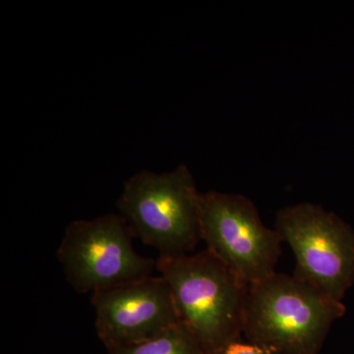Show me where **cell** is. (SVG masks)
Segmentation results:
<instances>
[{
  "instance_id": "cell-1",
  "label": "cell",
  "mask_w": 354,
  "mask_h": 354,
  "mask_svg": "<svg viewBox=\"0 0 354 354\" xmlns=\"http://www.w3.org/2000/svg\"><path fill=\"white\" fill-rule=\"evenodd\" d=\"M180 323L206 354H218L243 333L249 286L208 249L158 257Z\"/></svg>"
},
{
  "instance_id": "cell-2",
  "label": "cell",
  "mask_w": 354,
  "mask_h": 354,
  "mask_svg": "<svg viewBox=\"0 0 354 354\" xmlns=\"http://www.w3.org/2000/svg\"><path fill=\"white\" fill-rule=\"evenodd\" d=\"M346 312L344 302L293 274L276 272L249 286L243 333L249 342L281 353L313 354Z\"/></svg>"
},
{
  "instance_id": "cell-3",
  "label": "cell",
  "mask_w": 354,
  "mask_h": 354,
  "mask_svg": "<svg viewBox=\"0 0 354 354\" xmlns=\"http://www.w3.org/2000/svg\"><path fill=\"white\" fill-rule=\"evenodd\" d=\"M200 194L187 165L165 174L145 169L125 181L116 206L133 236L158 257H176L192 253L201 241Z\"/></svg>"
},
{
  "instance_id": "cell-4",
  "label": "cell",
  "mask_w": 354,
  "mask_h": 354,
  "mask_svg": "<svg viewBox=\"0 0 354 354\" xmlns=\"http://www.w3.org/2000/svg\"><path fill=\"white\" fill-rule=\"evenodd\" d=\"M133 237L120 214L70 223L57 248L69 285L93 295L153 276L156 261L136 252Z\"/></svg>"
},
{
  "instance_id": "cell-5",
  "label": "cell",
  "mask_w": 354,
  "mask_h": 354,
  "mask_svg": "<svg viewBox=\"0 0 354 354\" xmlns=\"http://www.w3.org/2000/svg\"><path fill=\"white\" fill-rule=\"evenodd\" d=\"M274 230L295 258L293 276L342 301L354 283V230L312 203L279 209Z\"/></svg>"
},
{
  "instance_id": "cell-6",
  "label": "cell",
  "mask_w": 354,
  "mask_h": 354,
  "mask_svg": "<svg viewBox=\"0 0 354 354\" xmlns=\"http://www.w3.org/2000/svg\"><path fill=\"white\" fill-rule=\"evenodd\" d=\"M201 241L209 252L248 285L276 274L281 235L266 227L251 200L236 193L208 191L199 198Z\"/></svg>"
},
{
  "instance_id": "cell-7",
  "label": "cell",
  "mask_w": 354,
  "mask_h": 354,
  "mask_svg": "<svg viewBox=\"0 0 354 354\" xmlns=\"http://www.w3.org/2000/svg\"><path fill=\"white\" fill-rule=\"evenodd\" d=\"M95 330L106 348L153 339L180 323L169 283L147 277L93 293Z\"/></svg>"
},
{
  "instance_id": "cell-8",
  "label": "cell",
  "mask_w": 354,
  "mask_h": 354,
  "mask_svg": "<svg viewBox=\"0 0 354 354\" xmlns=\"http://www.w3.org/2000/svg\"><path fill=\"white\" fill-rule=\"evenodd\" d=\"M108 349L109 354H206L181 323L149 341Z\"/></svg>"
},
{
  "instance_id": "cell-9",
  "label": "cell",
  "mask_w": 354,
  "mask_h": 354,
  "mask_svg": "<svg viewBox=\"0 0 354 354\" xmlns=\"http://www.w3.org/2000/svg\"><path fill=\"white\" fill-rule=\"evenodd\" d=\"M218 354H281L278 349L267 344H255V342H235L230 344Z\"/></svg>"
}]
</instances>
